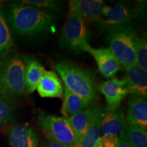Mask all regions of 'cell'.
<instances>
[{"label": "cell", "mask_w": 147, "mask_h": 147, "mask_svg": "<svg viewBox=\"0 0 147 147\" xmlns=\"http://www.w3.org/2000/svg\"><path fill=\"white\" fill-rule=\"evenodd\" d=\"M6 18L12 30L21 36H33L51 32L57 19L51 13L21 1L10 3Z\"/></svg>", "instance_id": "1"}, {"label": "cell", "mask_w": 147, "mask_h": 147, "mask_svg": "<svg viewBox=\"0 0 147 147\" xmlns=\"http://www.w3.org/2000/svg\"><path fill=\"white\" fill-rule=\"evenodd\" d=\"M54 67L66 88L90 105L95 104L99 96L93 74L65 61L56 63Z\"/></svg>", "instance_id": "2"}, {"label": "cell", "mask_w": 147, "mask_h": 147, "mask_svg": "<svg viewBox=\"0 0 147 147\" xmlns=\"http://www.w3.org/2000/svg\"><path fill=\"white\" fill-rule=\"evenodd\" d=\"M106 32L108 49L121 65L124 67L134 65L140 37L134 25L129 23L109 29Z\"/></svg>", "instance_id": "3"}, {"label": "cell", "mask_w": 147, "mask_h": 147, "mask_svg": "<svg viewBox=\"0 0 147 147\" xmlns=\"http://www.w3.org/2000/svg\"><path fill=\"white\" fill-rule=\"evenodd\" d=\"M25 63L19 55L0 61V95L5 99L17 98L25 93Z\"/></svg>", "instance_id": "4"}, {"label": "cell", "mask_w": 147, "mask_h": 147, "mask_svg": "<svg viewBox=\"0 0 147 147\" xmlns=\"http://www.w3.org/2000/svg\"><path fill=\"white\" fill-rule=\"evenodd\" d=\"M38 124L48 140L69 147L78 140L68 120L63 117L43 113L38 116Z\"/></svg>", "instance_id": "5"}, {"label": "cell", "mask_w": 147, "mask_h": 147, "mask_svg": "<svg viewBox=\"0 0 147 147\" xmlns=\"http://www.w3.org/2000/svg\"><path fill=\"white\" fill-rule=\"evenodd\" d=\"M89 38L85 21L76 12H69L60 38L61 47L68 50L80 52L84 46L89 44Z\"/></svg>", "instance_id": "6"}, {"label": "cell", "mask_w": 147, "mask_h": 147, "mask_svg": "<svg viewBox=\"0 0 147 147\" xmlns=\"http://www.w3.org/2000/svg\"><path fill=\"white\" fill-rule=\"evenodd\" d=\"M134 17L131 8L125 3H117L113 5H106L102 16L96 23L101 31L131 23Z\"/></svg>", "instance_id": "7"}, {"label": "cell", "mask_w": 147, "mask_h": 147, "mask_svg": "<svg viewBox=\"0 0 147 147\" xmlns=\"http://www.w3.org/2000/svg\"><path fill=\"white\" fill-rule=\"evenodd\" d=\"M82 51L89 53L94 58L99 71L104 78H113L121 69V65L108 48L94 49L87 44Z\"/></svg>", "instance_id": "8"}, {"label": "cell", "mask_w": 147, "mask_h": 147, "mask_svg": "<svg viewBox=\"0 0 147 147\" xmlns=\"http://www.w3.org/2000/svg\"><path fill=\"white\" fill-rule=\"evenodd\" d=\"M127 127L123 109L108 110L102 109L100 118V131L102 136L122 138Z\"/></svg>", "instance_id": "9"}, {"label": "cell", "mask_w": 147, "mask_h": 147, "mask_svg": "<svg viewBox=\"0 0 147 147\" xmlns=\"http://www.w3.org/2000/svg\"><path fill=\"white\" fill-rule=\"evenodd\" d=\"M98 90L105 97L106 109L108 110H117L120 108L121 102L129 93L124 79L116 78L102 82L99 85Z\"/></svg>", "instance_id": "10"}, {"label": "cell", "mask_w": 147, "mask_h": 147, "mask_svg": "<svg viewBox=\"0 0 147 147\" xmlns=\"http://www.w3.org/2000/svg\"><path fill=\"white\" fill-rule=\"evenodd\" d=\"M125 78L129 93L134 97H147V71L134 64L125 67Z\"/></svg>", "instance_id": "11"}, {"label": "cell", "mask_w": 147, "mask_h": 147, "mask_svg": "<svg viewBox=\"0 0 147 147\" xmlns=\"http://www.w3.org/2000/svg\"><path fill=\"white\" fill-rule=\"evenodd\" d=\"M106 5L102 0H70L69 9V12H76L85 21L96 23Z\"/></svg>", "instance_id": "12"}, {"label": "cell", "mask_w": 147, "mask_h": 147, "mask_svg": "<svg viewBox=\"0 0 147 147\" xmlns=\"http://www.w3.org/2000/svg\"><path fill=\"white\" fill-rule=\"evenodd\" d=\"M127 125L147 129V102L146 98L134 97L127 104Z\"/></svg>", "instance_id": "13"}, {"label": "cell", "mask_w": 147, "mask_h": 147, "mask_svg": "<svg viewBox=\"0 0 147 147\" xmlns=\"http://www.w3.org/2000/svg\"><path fill=\"white\" fill-rule=\"evenodd\" d=\"M63 89L58 75L55 71L46 69L36 88L40 96L45 98H62Z\"/></svg>", "instance_id": "14"}, {"label": "cell", "mask_w": 147, "mask_h": 147, "mask_svg": "<svg viewBox=\"0 0 147 147\" xmlns=\"http://www.w3.org/2000/svg\"><path fill=\"white\" fill-rule=\"evenodd\" d=\"M11 147H37L38 139L34 130L28 125L13 126L8 132Z\"/></svg>", "instance_id": "15"}, {"label": "cell", "mask_w": 147, "mask_h": 147, "mask_svg": "<svg viewBox=\"0 0 147 147\" xmlns=\"http://www.w3.org/2000/svg\"><path fill=\"white\" fill-rule=\"evenodd\" d=\"M25 63V91L33 93L36 90L45 69L38 60L34 58L24 59Z\"/></svg>", "instance_id": "16"}, {"label": "cell", "mask_w": 147, "mask_h": 147, "mask_svg": "<svg viewBox=\"0 0 147 147\" xmlns=\"http://www.w3.org/2000/svg\"><path fill=\"white\" fill-rule=\"evenodd\" d=\"M99 106H100L95 104L89 106L67 119L78 140L80 139L87 131Z\"/></svg>", "instance_id": "17"}, {"label": "cell", "mask_w": 147, "mask_h": 147, "mask_svg": "<svg viewBox=\"0 0 147 147\" xmlns=\"http://www.w3.org/2000/svg\"><path fill=\"white\" fill-rule=\"evenodd\" d=\"M103 108L99 106L87 131L72 147H95L101 137L100 118Z\"/></svg>", "instance_id": "18"}, {"label": "cell", "mask_w": 147, "mask_h": 147, "mask_svg": "<svg viewBox=\"0 0 147 147\" xmlns=\"http://www.w3.org/2000/svg\"><path fill=\"white\" fill-rule=\"evenodd\" d=\"M62 98H63V100L61 113L63 116V118L67 119L89 107V106H91L81 97L71 92L65 87H64Z\"/></svg>", "instance_id": "19"}, {"label": "cell", "mask_w": 147, "mask_h": 147, "mask_svg": "<svg viewBox=\"0 0 147 147\" xmlns=\"http://www.w3.org/2000/svg\"><path fill=\"white\" fill-rule=\"evenodd\" d=\"M13 45L12 34L6 18L0 9V59L8 54Z\"/></svg>", "instance_id": "20"}, {"label": "cell", "mask_w": 147, "mask_h": 147, "mask_svg": "<svg viewBox=\"0 0 147 147\" xmlns=\"http://www.w3.org/2000/svg\"><path fill=\"white\" fill-rule=\"evenodd\" d=\"M122 138L132 147H147V132L142 128L127 125Z\"/></svg>", "instance_id": "21"}, {"label": "cell", "mask_w": 147, "mask_h": 147, "mask_svg": "<svg viewBox=\"0 0 147 147\" xmlns=\"http://www.w3.org/2000/svg\"><path fill=\"white\" fill-rule=\"evenodd\" d=\"M21 1L49 13L57 12L62 10L61 3L55 0H23Z\"/></svg>", "instance_id": "22"}, {"label": "cell", "mask_w": 147, "mask_h": 147, "mask_svg": "<svg viewBox=\"0 0 147 147\" xmlns=\"http://www.w3.org/2000/svg\"><path fill=\"white\" fill-rule=\"evenodd\" d=\"M135 64L147 71V41L145 36L140 37L136 51Z\"/></svg>", "instance_id": "23"}, {"label": "cell", "mask_w": 147, "mask_h": 147, "mask_svg": "<svg viewBox=\"0 0 147 147\" xmlns=\"http://www.w3.org/2000/svg\"><path fill=\"white\" fill-rule=\"evenodd\" d=\"M13 108L8 100L0 96V125L9 122L13 117Z\"/></svg>", "instance_id": "24"}, {"label": "cell", "mask_w": 147, "mask_h": 147, "mask_svg": "<svg viewBox=\"0 0 147 147\" xmlns=\"http://www.w3.org/2000/svg\"><path fill=\"white\" fill-rule=\"evenodd\" d=\"M118 138L110 136H101L95 147H117Z\"/></svg>", "instance_id": "25"}, {"label": "cell", "mask_w": 147, "mask_h": 147, "mask_svg": "<svg viewBox=\"0 0 147 147\" xmlns=\"http://www.w3.org/2000/svg\"><path fill=\"white\" fill-rule=\"evenodd\" d=\"M44 147H69L66 145L60 144V143L53 142V141L48 140Z\"/></svg>", "instance_id": "26"}, {"label": "cell", "mask_w": 147, "mask_h": 147, "mask_svg": "<svg viewBox=\"0 0 147 147\" xmlns=\"http://www.w3.org/2000/svg\"><path fill=\"white\" fill-rule=\"evenodd\" d=\"M117 147H132L123 138H118L117 142Z\"/></svg>", "instance_id": "27"}]
</instances>
